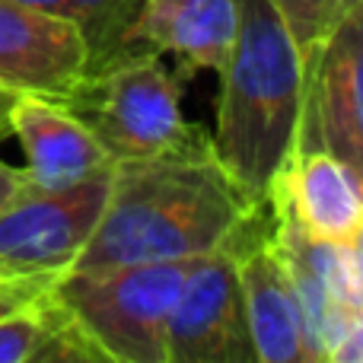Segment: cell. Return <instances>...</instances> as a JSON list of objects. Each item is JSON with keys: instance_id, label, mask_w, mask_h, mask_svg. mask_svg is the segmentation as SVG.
<instances>
[{"instance_id": "2", "label": "cell", "mask_w": 363, "mask_h": 363, "mask_svg": "<svg viewBox=\"0 0 363 363\" xmlns=\"http://www.w3.org/2000/svg\"><path fill=\"white\" fill-rule=\"evenodd\" d=\"M217 125L211 150L255 201L300 144L306 55L294 42L274 0H239V29L217 70Z\"/></svg>"}, {"instance_id": "12", "label": "cell", "mask_w": 363, "mask_h": 363, "mask_svg": "<svg viewBox=\"0 0 363 363\" xmlns=\"http://www.w3.org/2000/svg\"><path fill=\"white\" fill-rule=\"evenodd\" d=\"M10 138L26 153V172L38 188H64L112 169L115 160L74 112L55 99L16 96L10 106Z\"/></svg>"}, {"instance_id": "18", "label": "cell", "mask_w": 363, "mask_h": 363, "mask_svg": "<svg viewBox=\"0 0 363 363\" xmlns=\"http://www.w3.org/2000/svg\"><path fill=\"white\" fill-rule=\"evenodd\" d=\"M16 96L6 93V89H0V140L10 138V106Z\"/></svg>"}, {"instance_id": "14", "label": "cell", "mask_w": 363, "mask_h": 363, "mask_svg": "<svg viewBox=\"0 0 363 363\" xmlns=\"http://www.w3.org/2000/svg\"><path fill=\"white\" fill-rule=\"evenodd\" d=\"M281 19L287 23L294 42L300 45L303 55L315 48L328 32V19H325V0H274Z\"/></svg>"}, {"instance_id": "9", "label": "cell", "mask_w": 363, "mask_h": 363, "mask_svg": "<svg viewBox=\"0 0 363 363\" xmlns=\"http://www.w3.org/2000/svg\"><path fill=\"white\" fill-rule=\"evenodd\" d=\"M86 70V38L67 13L0 0V89L61 102Z\"/></svg>"}, {"instance_id": "16", "label": "cell", "mask_w": 363, "mask_h": 363, "mask_svg": "<svg viewBox=\"0 0 363 363\" xmlns=\"http://www.w3.org/2000/svg\"><path fill=\"white\" fill-rule=\"evenodd\" d=\"M26 185H29V172H26V166L19 169V166H10V163L0 160V213L19 198V191H23Z\"/></svg>"}, {"instance_id": "19", "label": "cell", "mask_w": 363, "mask_h": 363, "mask_svg": "<svg viewBox=\"0 0 363 363\" xmlns=\"http://www.w3.org/2000/svg\"><path fill=\"white\" fill-rule=\"evenodd\" d=\"M23 4L45 6V10H57V13H67V0H23Z\"/></svg>"}, {"instance_id": "17", "label": "cell", "mask_w": 363, "mask_h": 363, "mask_svg": "<svg viewBox=\"0 0 363 363\" xmlns=\"http://www.w3.org/2000/svg\"><path fill=\"white\" fill-rule=\"evenodd\" d=\"M363 13V0H325V19H328V29L341 23L347 16H357Z\"/></svg>"}, {"instance_id": "13", "label": "cell", "mask_w": 363, "mask_h": 363, "mask_svg": "<svg viewBox=\"0 0 363 363\" xmlns=\"http://www.w3.org/2000/svg\"><path fill=\"white\" fill-rule=\"evenodd\" d=\"M147 0H67V16L83 32L89 70L128 51V35Z\"/></svg>"}, {"instance_id": "15", "label": "cell", "mask_w": 363, "mask_h": 363, "mask_svg": "<svg viewBox=\"0 0 363 363\" xmlns=\"http://www.w3.org/2000/svg\"><path fill=\"white\" fill-rule=\"evenodd\" d=\"M48 287V281H0V315L19 309Z\"/></svg>"}, {"instance_id": "6", "label": "cell", "mask_w": 363, "mask_h": 363, "mask_svg": "<svg viewBox=\"0 0 363 363\" xmlns=\"http://www.w3.org/2000/svg\"><path fill=\"white\" fill-rule=\"evenodd\" d=\"M230 249L236 258L255 363H322L287 264L274 242L268 204H262L239 226Z\"/></svg>"}, {"instance_id": "4", "label": "cell", "mask_w": 363, "mask_h": 363, "mask_svg": "<svg viewBox=\"0 0 363 363\" xmlns=\"http://www.w3.org/2000/svg\"><path fill=\"white\" fill-rule=\"evenodd\" d=\"M188 262L70 268L51 296L106 363H166V325Z\"/></svg>"}, {"instance_id": "8", "label": "cell", "mask_w": 363, "mask_h": 363, "mask_svg": "<svg viewBox=\"0 0 363 363\" xmlns=\"http://www.w3.org/2000/svg\"><path fill=\"white\" fill-rule=\"evenodd\" d=\"M363 13L341 19L306 55V89L296 150H328L363 163Z\"/></svg>"}, {"instance_id": "11", "label": "cell", "mask_w": 363, "mask_h": 363, "mask_svg": "<svg viewBox=\"0 0 363 363\" xmlns=\"http://www.w3.org/2000/svg\"><path fill=\"white\" fill-rule=\"evenodd\" d=\"M239 29V0H147L128 35V51L176 57V77L217 74Z\"/></svg>"}, {"instance_id": "10", "label": "cell", "mask_w": 363, "mask_h": 363, "mask_svg": "<svg viewBox=\"0 0 363 363\" xmlns=\"http://www.w3.org/2000/svg\"><path fill=\"white\" fill-rule=\"evenodd\" d=\"M264 201L313 239L363 242L360 169L328 150H294Z\"/></svg>"}, {"instance_id": "5", "label": "cell", "mask_w": 363, "mask_h": 363, "mask_svg": "<svg viewBox=\"0 0 363 363\" xmlns=\"http://www.w3.org/2000/svg\"><path fill=\"white\" fill-rule=\"evenodd\" d=\"M115 166L64 188L26 185L0 213V281H55L93 239Z\"/></svg>"}, {"instance_id": "7", "label": "cell", "mask_w": 363, "mask_h": 363, "mask_svg": "<svg viewBox=\"0 0 363 363\" xmlns=\"http://www.w3.org/2000/svg\"><path fill=\"white\" fill-rule=\"evenodd\" d=\"M166 363H255L230 245L188 262L166 325Z\"/></svg>"}, {"instance_id": "1", "label": "cell", "mask_w": 363, "mask_h": 363, "mask_svg": "<svg viewBox=\"0 0 363 363\" xmlns=\"http://www.w3.org/2000/svg\"><path fill=\"white\" fill-rule=\"evenodd\" d=\"M262 207L213 157L211 140L115 163L112 191L74 268L194 262L233 242Z\"/></svg>"}, {"instance_id": "3", "label": "cell", "mask_w": 363, "mask_h": 363, "mask_svg": "<svg viewBox=\"0 0 363 363\" xmlns=\"http://www.w3.org/2000/svg\"><path fill=\"white\" fill-rule=\"evenodd\" d=\"M115 163L172 153L204 140L182 115V80L157 51H125L99 67L61 99Z\"/></svg>"}]
</instances>
